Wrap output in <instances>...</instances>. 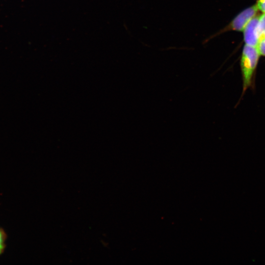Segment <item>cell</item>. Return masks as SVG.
Instances as JSON below:
<instances>
[{"label": "cell", "instance_id": "obj_1", "mask_svg": "<svg viewBox=\"0 0 265 265\" xmlns=\"http://www.w3.org/2000/svg\"><path fill=\"white\" fill-rule=\"evenodd\" d=\"M259 52L257 47L245 45L242 53L240 67L242 80V95L253 85Z\"/></svg>", "mask_w": 265, "mask_h": 265}, {"label": "cell", "instance_id": "obj_2", "mask_svg": "<svg viewBox=\"0 0 265 265\" xmlns=\"http://www.w3.org/2000/svg\"><path fill=\"white\" fill-rule=\"evenodd\" d=\"M259 17V16L253 17L243 30L246 45L257 47L263 36L260 26Z\"/></svg>", "mask_w": 265, "mask_h": 265}, {"label": "cell", "instance_id": "obj_3", "mask_svg": "<svg viewBox=\"0 0 265 265\" xmlns=\"http://www.w3.org/2000/svg\"><path fill=\"white\" fill-rule=\"evenodd\" d=\"M258 9L257 5H254L242 11L233 19L229 26V28L242 31L248 23L255 16Z\"/></svg>", "mask_w": 265, "mask_h": 265}, {"label": "cell", "instance_id": "obj_4", "mask_svg": "<svg viewBox=\"0 0 265 265\" xmlns=\"http://www.w3.org/2000/svg\"><path fill=\"white\" fill-rule=\"evenodd\" d=\"M257 48L260 54L265 56V35L262 36Z\"/></svg>", "mask_w": 265, "mask_h": 265}, {"label": "cell", "instance_id": "obj_5", "mask_svg": "<svg viewBox=\"0 0 265 265\" xmlns=\"http://www.w3.org/2000/svg\"><path fill=\"white\" fill-rule=\"evenodd\" d=\"M6 239L5 234L4 231L0 228V254L2 253L5 248V241Z\"/></svg>", "mask_w": 265, "mask_h": 265}, {"label": "cell", "instance_id": "obj_6", "mask_svg": "<svg viewBox=\"0 0 265 265\" xmlns=\"http://www.w3.org/2000/svg\"><path fill=\"white\" fill-rule=\"evenodd\" d=\"M259 23L263 35H265V13L259 17Z\"/></svg>", "mask_w": 265, "mask_h": 265}, {"label": "cell", "instance_id": "obj_7", "mask_svg": "<svg viewBox=\"0 0 265 265\" xmlns=\"http://www.w3.org/2000/svg\"><path fill=\"white\" fill-rule=\"evenodd\" d=\"M257 6L258 9L265 13V0H258Z\"/></svg>", "mask_w": 265, "mask_h": 265}]
</instances>
